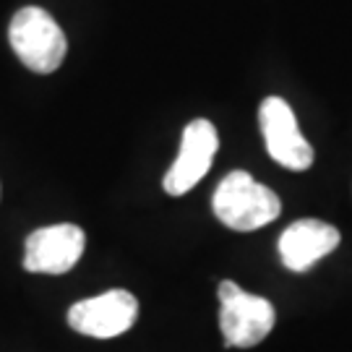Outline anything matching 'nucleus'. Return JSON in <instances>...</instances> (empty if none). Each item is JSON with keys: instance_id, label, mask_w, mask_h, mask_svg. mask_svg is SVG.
<instances>
[{"instance_id": "1", "label": "nucleus", "mask_w": 352, "mask_h": 352, "mask_svg": "<svg viewBox=\"0 0 352 352\" xmlns=\"http://www.w3.org/2000/svg\"><path fill=\"white\" fill-rule=\"evenodd\" d=\"M214 217L235 232H253L274 222L282 214V201L272 188L256 183L251 173L232 170L222 177L212 199Z\"/></svg>"}, {"instance_id": "2", "label": "nucleus", "mask_w": 352, "mask_h": 352, "mask_svg": "<svg viewBox=\"0 0 352 352\" xmlns=\"http://www.w3.org/2000/svg\"><path fill=\"white\" fill-rule=\"evenodd\" d=\"M8 39L16 58L34 74H55L68 52L63 29L39 6H26L16 11L8 26Z\"/></svg>"}, {"instance_id": "3", "label": "nucleus", "mask_w": 352, "mask_h": 352, "mask_svg": "<svg viewBox=\"0 0 352 352\" xmlns=\"http://www.w3.org/2000/svg\"><path fill=\"white\" fill-rule=\"evenodd\" d=\"M219 329L225 334L227 347L245 350L261 344L277 321V311L272 302L261 295L245 292L230 279L219 285Z\"/></svg>"}, {"instance_id": "4", "label": "nucleus", "mask_w": 352, "mask_h": 352, "mask_svg": "<svg viewBox=\"0 0 352 352\" xmlns=\"http://www.w3.org/2000/svg\"><path fill=\"white\" fill-rule=\"evenodd\" d=\"M139 318V300L128 289H107L97 298H87L71 305L68 327L91 337V340H113L126 334Z\"/></svg>"}, {"instance_id": "5", "label": "nucleus", "mask_w": 352, "mask_h": 352, "mask_svg": "<svg viewBox=\"0 0 352 352\" xmlns=\"http://www.w3.org/2000/svg\"><path fill=\"white\" fill-rule=\"evenodd\" d=\"M261 133L269 157L292 173H302L314 164V146L302 136L295 113L282 97H266L258 107Z\"/></svg>"}, {"instance_id": "6", "label": "nucleus", "mask_w": 352, "mask_h": 352, "mask_svg": "<svg viewBox=\"0 0 352 352\" xmlns=\"http://www.w3.org/2000/svg\"><path fill=\"white\" fill-rule=\"evenodd\" d=\"M87 248V235L78 225L39 227L26 235L24 243V269L32 274H65L71 272Z\"/></svg>"}, {"instance_id": "7", "label": "nucleus", "mask_w": 352, "mask_h": 352, "mask_svg": "<svg viewBox=\"0 0 352 352\" xmlns=\"http://www.w3.org/2000/svg\"><path fill=\"white\" fill-rule=\"evenodd\" d=\"M217 149H219V136H217L214 123L204 120V118L190 120L186 131H183L180 151H177L175 162L170 164V170L164 173V190L170 196L188 193L209 173Z\"/></svg>"}, {"instance_id": "8", "label": "nucleus", "mask_w": 352, "mask_h": 352, "mask_svg": "<svg viewBox=\"0 0 352 352\" xmlns=\"http://www.w3.org/2000/svg\"><path fill=\"white\" fill-rule=\"evenodd\" d=\"M340 230L321 219H300L282 232L279 256L289 272H308L340 245Z\"/></svg>"}]
</instances>
